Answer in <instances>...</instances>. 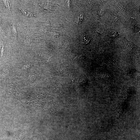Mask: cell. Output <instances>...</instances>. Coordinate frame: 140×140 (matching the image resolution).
<instances>
[{
    "instance_id": "5b68a950",
    "label": "cell",
    "mask_w": 140,
    "mask_h": 140,
    "mask_svg": "<svg viewBox=\"0 0 140 140\" xmlns=\"http://www.w3.org/2000/svg\"><path fill=\"white\" fill-rule=\"evenodd\" d=\"M78 23L80 22H82L83 20V14L80 15L78 17Z\"/></svg>"
},
{
    "instance_id": "8992f818",
    "label": "cell",
    "mask_w": 140,
    "mask_h": 140,
    "mask_svg": "<svg viewBox=\"0 0 140 140\" xmlns=\"http://www.w3.org/2000/svg\"><path fill=\"white\" fill-rule=\"evenodd\" d=\"M29 79L32 81L34 80L35 79V76L34 75L32 74H30L29 76Z\"/></svg>"
},
{
    "instance_id": "9c48e42d",
    "label": "cell",
    "mask_w": 140,
    "mask_h": 140,
    "mask_svg": "<svg viewBox=\"0 0 140 140\" xmlns=\"http://www.w3.org/2000/svg\"><path fill=\"white\" fill-rule=\"evenodd\" d=\"M3 52H4L3 46V45L2 48L1 50V57H3Z\"/></svg>"
},
{
    "instance_id": "30bf717a",
    "label": "cell",
    "mask_w": 140,
    "mask_h": 140,
    "mask_svg": "<svg viewBox=\"0 0 140 140\" xmlns=\"http://www.w3.org/2000/svg\"><path fill=\"white\" fill-rule=\"evenodd\" d=\"M104 11L103 10H101V11L99 13V14L100 15H102V14H103V13H104Z\"/></svg>"
},
{
    "instance_id": "7a4b0ae2",
    "label": "cell",
    "mask_w": 140,
    "mask_h": 140,
    "mask_svg": "<svg viewBox=\"0 0 140 140\" xmlns=\"http://www.w3.org/2000/svg\"><path fill=\"white\" fill-rule=\"evenodd\" d=\"M21 12L23 14L26 16L30 17H32L33 14L32 13L28 10H26L24 9H22L21 10Z\"/></svg>"
},
{
    "instance_id": "7c38bea8",
    "label": "cell",
    "mask_w": 140,
    "mask_h": 140,
    "mask_svg": "<svg viewBox=\"0 0 140 140\" xmlns=\"http://www.w3.org/2000/svg\"><path fill=\"white\" fill-rule=\"evenodd\" d=\"M70 1H69H69H68V6H69V8H70V4H71V3H70Z\"/></svg>"
},
{
    "instance_id": "52a82bcc",
    "label": "cell",
    "mask_w": 140,
    "mask_h": 140,
    "mask_svg": "<svg viewBox=\"0 0 140 140\" xmlns=\"http://www.w3.org/2000/svg\"><path fill=\"white\" fill-rule=\"evenodd\" d=\"M30 66V65L28 64L25 65L22 67V69L23 70L26 69L27 68L29 67Z\"/></svg>"
},
{
    "instance_id": "ba28073f",
    "label": "cell",
    "mask_w": 140,
    "mask_h": 140,
    "mask_svg": "<svg viewBox=\"0 0 140 140\" xmlns=\"http://www.w3.org/2000/svg\"><path fill=\"white\" fill-rule=\"evenodd\" d=\"M95 31L96 32L101 34V30L100 28H97L96 29Z\"/></svg>"
},
{
    "instance_id": "3957f363",
    "label": "cell",
    "mask_w": 140,
    "mask_h": 140,
    "mask_svg": "<svg viewBox=\"0 0 140 140\" xmlns=\"http://www.w3.org/2000/svg\"><path fill=\"white\" fill-rule=\"evenodd\" d=\"M116 5L118 9L121 11H123L124 7L122 4L121 3L118 2L116 3Z\"/></svg>"
},
{
    "instance_id": "8fae6325",
    "label": "cell",
    "mask_w": 140,
    "mask_h": 140,
    "mask_svg": "<svg viewBox=\"0 0 140 140\" xmlns=\"http://www.w3.org/2000/svg\"><path fill=\"white\" fill-rule=\"evenodd\" d=\"M3 33V31L2 30L1 28L0 27V33Z\"/></svg>"
},
{
    "instance_id": "277c9868",
    "label": "cell",
    "mask_w": 140,
    "mask_h": 140,
    "mask_svg": "<svg viewBox=\"0 0 140 140\" xmlns=\"http://www.w3.org/2000/svg\"><path fill=\"white\" fill-rule=\"evenodd\" d=\"M12 31L13 35L15 36L16 38L17 35L16 31V27L14 25H12Z\"/></svg>"
},
{
    "instance_id": "6da1fadb",
    "label": "cell",
    "mask_w": 140,
    "mask_h": 140,
    "mask_svg": "<svg viewBox=\"0 0 140 140\" xmlns=\"http://www.w3.org/2000/svg\"><path fill=\"white\" fill-rule=\"evenodd\" d=\"M90 38L89 35L87 34H85L82 37L81 41L84 44H87L90 41Z\"/></svg>"
}]
</instances>
